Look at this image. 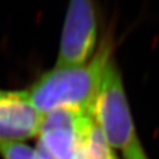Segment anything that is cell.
Here are the masks:
<instances>
[{"mask_svg":"<svg viewBox=\"0 0 159 159\" xmlns=\"http://www.w3.org/2000/svg\"><path fill=\"white\" fill-rule=\"evenodd\" d=\"M94 122L91 113L60 108L43 115L39 130V150L45 159H76L82 138Z\"/></svg>","mask_w":159,"mask_h":159,"instance_id":"obj_3","label":"cell"},{"mask_svg":"<svg viewBox=\"0 0 159 159\" xmlns=\"http://www.w3.org/2000/svg\"><path fill=\"white\" fill-rule=\"evenodd\" d=\"M43 114L25 97V91L11 92L0 99V142H20L39 134Z\"/></svg>","mask_w":159,"mask_h":159,"instance_id":"obj_5","label":"cell"},{"mask_svg":"<svg viewBox=\"0 0 159 159\" xmlns=\"http://www.w3.org/2000/svg\"><path fill=\"white\" fill-rule=\"evenodd\" d=\"M76 159H117L102 130L94 122L83 135Z\"/></svg>","mask_w":159,"mask_h":159,"instance_id":"obj_6","label":"cell"},{"mask_svg":"<svg viewBox=\"0 0 159 159\" xmlns=\"http://www.w3.org/2000/svg\"><path fill=\"white\" fill-rule=\"evenodd\" d=\"M91 115L112 148L124 150L137 138L122 75L113 59L107 63Z\"/></svg>","mask_w":159,"mask_h":159,"instance_id":"obj_2","label":"cell"},{"mask_svg":"<svg viewBox=\"0 0 159 159\" xmlns=\"http://www.w3.org/2000/svg\"><path fill=\"white\" fill-rule=\"evenodd\" d=\"M0 155L3 159H45L38 150L21 142H0Z\"/></svg>","mask_w":159,"mask_h":159,"instance_id":"obj_7","label":"cell"},{"mask_svg":"<svg viewBox=\"0 0 159 159\" xmlns=\"http://www.w3.org/2000/svg\"><path fill=\"white\" fill-rule=\"evenodd\" d=\"M96 12L89 0H73L69 5L57 60V67L84 64L95 50Z\"/></svg>","mask_w":159,"mask_h":159,"instance_id":"obj_4","label":"cell"},{"mask_svg":"<svg viewBox=\"0 0 159 159\" xmlns=\"http://www.w3.org/2000/svg\"><path fill=\"white\" fill-rule=\"evenodd\" d=\"M112 47L105 38L89 62L50 70L25 91L27 99L43 115L60 108L91 113L107 63L112 59Z\"/></svg>","mask_w":159,"mask_h":159,"instance_id":"obj_1","label":"cell"},{"mask_svg":"<svg viewBox=\"0 0 159 159\" xmlns=\"http://www.w3.org/2000/svg\"><path fill=\"white\" fill-rule=\"evenodd\" d=\"M124 157L125 159H148L144 148L139 143L138 137L124 149Z\"/></svg>","mask_w":159,"mask_h":159,"instance_id":"obj_8","label":"cell"},{"mask_svg":"<svg viewBox=\"0 0 159 159\" xmlns=\"http://www.w3.org/2000/svg\"><path fill=\"white\" fill-rule=\"evenodd\" d=\"M8 94V91H0V99H2Z\"/></svg>","mask_w":159,"mask_h":159,"instance_id":"obj_9","label":"cell"}]
</instances>
